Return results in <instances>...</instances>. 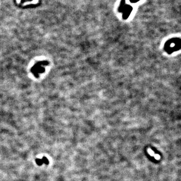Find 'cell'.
I'll use <instances>...</instances> for the list:
<instances>
[{"mask_svg": "<svg viewBox=\"0 0 181 181\" xmlns=\"http://www.w3.org/2000/svg\"><path fill=\"white\" fill-rule=\"evenodd\" d=\"M43 161V163L45 165H48L49 164V160H48V159L47 158V157H45V156H43L42 159H41Z\"/></svg>", "mask_w": 181, "mask_h": 181, "instance_id": "1", "label": "cell"}, {"mask_svg": "<svg viewBox=\"0 0 181 181\" xmlns=\"http://www.w3.org/2000/svg\"><path fill=\"white\" fill-rule=\"evenodd\" d=\"M35 162L38 166H41L43 164L42 160L41 159H36L35 160Z\"/></svg>", "mask_w": 181, "mask_h": 181, "instance_id": "2", "label": "cell"}, {"mask_svg": "<svg viewBox=\"0 0 181 181\" xmlns=\"http://www.w3.org/2000/svg\"><path fill=\"white\" fill-rule=\"evenodd\" d=\"M147 152H148V154H149V155H150V156H153V157L154 156V155H155V152H154V151H153L151 149H150V148H148V149H147Z\"/></svg>", "mask_w": 181, "mask_h": 181, "instance_id": "3", "label": "cell"}, {"mask_svg": "<svg viewBox=\"0 0 181 181\" xmlns=\"http://www.w3.org/2000/svg\"><path fill=\"white\" fill-rule=\"evenodd\" d=\"M154 158L156 160H159L160 159V155L158 154H155V155H154Z\"/></svg>", "mask_w": 181, "mask_h": 181, "instance_id": "4", "label": "cell"}]
</instances>
